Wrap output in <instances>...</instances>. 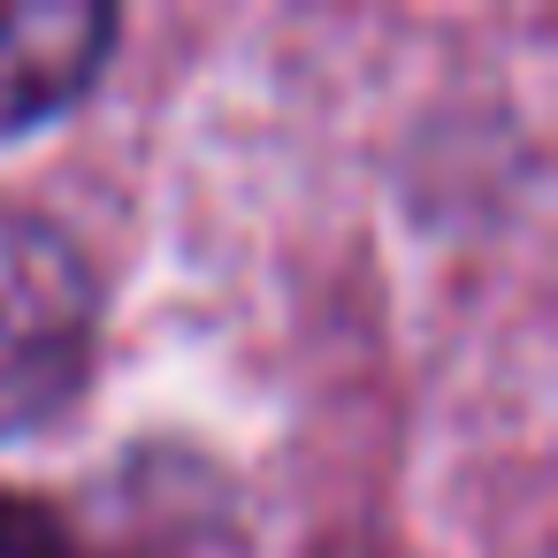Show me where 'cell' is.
Masks as SVG:
<instances>
[{"label": "cell", "mask_w": 558, "mask_h": 558, "mask_svg": "<svg viewBox=\"0 0 558 558\" xmlns=\"http://www.w3.org/2000/svg\"><path fill=\"white\" fill-rule=\"evenodd\" d=\"M100 344V276L70 230L0 207V436L54 421Z\"/></svg>", "instance_id": "1"}, {"label": "cell", "mask_w": 558, "mask_h": 558, "mask_svg": "<svg viewBox=\"0 0 558 558\" xmlns=\"http://www.w3.org/2000/svg\"><path fill=\"white\" fill-rule=\"evenodd\" d=\"M116 9L100 0H0V138L62 116L108 62Z\"/></svg>", "instance_id": "2"}]
</instances>
